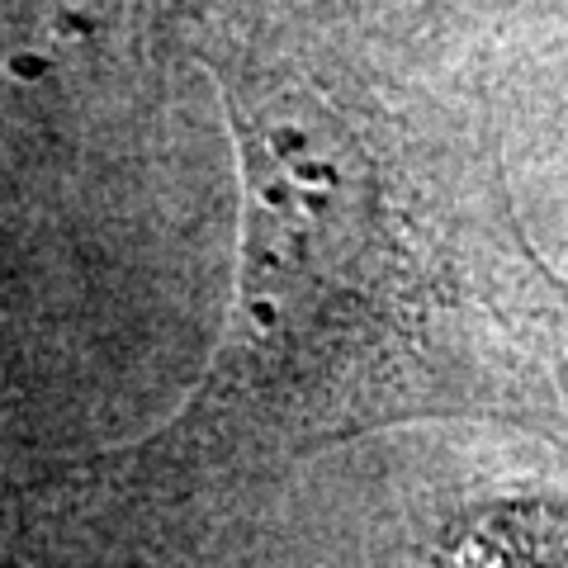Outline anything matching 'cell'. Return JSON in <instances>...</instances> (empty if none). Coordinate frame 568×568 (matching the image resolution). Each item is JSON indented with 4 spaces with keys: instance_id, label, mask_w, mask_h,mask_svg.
Wrapping results in <instances>:
<instances>
[{
    "instance_id": "cell-4",
    "label": "cell",
    "mask_w": 568,
    "mask_h": 568,
    "mask_svg": "<svg viewBox=\"0 0 568 568\" xmlns=\"http://www.w3.org/2000/svg\"><path fill=\"white\" fill-rule=\"evenodd\" d=\"M142 6H152V0H142Z\"/></svg>"
},
{
    "instance_id": "cell-1",
    "label": "cell",
    "mask_w": 568,
    "mask_h": 568,
    "mask_svg": "<svg viewBox=\"0 0 568 568\" xmlns=\"http://www.w3.org/2000/svg\"><path fill=\"white\" fill-rule=\"evenodd\" d=\"M142 20L219 91L242 190L237 298L162 432L52 474L62 536L432 413L465 388L488 313L478 200L432 104L375 48L284 0H152Z\"/></svg>"
},
{
    "instance_id": "cell-2",
    "label": "cell",
    "mask_w": 568,
    "mask_h": 568,
    "mask_svg": "<svg viewBox=\"0 0 568 568\" xmlns=\"http://www.w3.org/2000/svg\"><path fill=\"white\" fill-rule=\"evenodd\" d=\"M48 540H58L48 478H33V484L0 478V559L24 555V549H43Z\"/></svg>"
},
{
    "instance_id": "cell-3",
    "label": "cell",
    "mask_w": 568,
    "mask_h": 568,
    "mask_svg": "<svg viewBox=\"0 0 568 568\" xmlns=\"http://www.w3.org/2000/svg\"><path fill=\"white\" fill-rule=\"evenodd\" d=\"M440 6H450V10H474V6H507V0H440Z\"/></svg>"
}]
</instances>
